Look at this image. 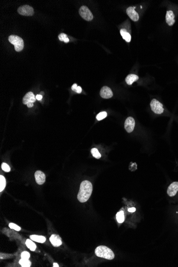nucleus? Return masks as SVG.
Here are the masks:
<instances>
[{
    "label": "nucleus",
    "instance_id": "0eeeda50",
    "mask_svg": "<svg viewBox=\"0 0 178 267\" xmlns=\"http://www.w3.org/2000/svg\"><path fill=\"white\" fill-rule=\"evenodd\" d=\"M135 119L132 117H129L125 120L124 123V128L127 132L131 133L135 129Z\"/></svg>",
    "mask_w": 178,
    "mask_h": 267
},
{
    "label": "nucleus",
    "instance_id": "f03ea898",
    "mask_svg": "<svg viewBox=\"0 0 178 267\" xmlns=\"http://www.w3.org/2000/svg\"><path fill=\"white\" fill-rule=\"evenodd\" d=\"M95 254L98 257L109 260H113L115 258V254L112 250L104 245L97 247L95 250Z\"/></svg>",
    "mask_w": 178,
    "mask_h": 267
},
{
    "label": "nucleus",
    "instance_id": "6e6552de",
    "mask_svg": "<svg viewBox=\"0 0 178 267\" xmlns=\"http://www.w3.org/2000/svg\"><path fill=\"white\" fill-rule=\"evenodd\" d=\"M100 95L102 98L109 99L113 97V93L110 88L108 86H103L101 89Z\"/></svg>",
    "mask_w": 178,
    "mask_h": 267
},
{
    "label": "nucleus",
    "instance_id": "aec40b11",
    "mask_svg": "<svg viewBox=\"0 0 178 267\" xmlns=\"http://www.w3.org/2000/svg\"><path fill=\"white\" fill-rule=\"evenodd\" d=\"M19 264L22 267H29L31 265V262L29 260V259L21 258V259L19 261Z\"/></svg>",
    "mask_w": 178,
    "mask_h": 267
},
{
    "label": "nucleus",
    "instance_id": "412c9836",
    "mask_svg": "<svg viewBox=\"0 0 178 267\" xmlns=\"http://www.w3.org/2000/svg\"><path fill=\"white\" fill-rule=\"evenodd\" d=\"M6 186V180L3 176H0V191L2 192L4 190Z\"/></svg>",
    "mask_w": 178,
    "mask_h": 267
},
{
    "label": "nucleus",
    "instance_id": "7c9ffc66",
    "mask_svg": "<svg viewBox=\"0 0 178 267\" xmlns=\"http://www.w3.org/2000/svg\"><path fill=\"white\" fill-rule=\"evenodd\" d=\"M36 99L38 100H41L42 99V95L41 94L36 95Z\"/></svg>",
    "mask_w": 178,
    "mask_h": 267
},
{
    "label": "nucleus",
    "instance_id": "39448f33",
    "mask_svg": "<svg viewBox=\"0 0 178 267\" xmlns=\"http://www.w3.org/2000/svg\"><path fill=\"white\" fill-rule=\"evenodd\" d=\"M150 107L154 113L157 114H161L164 112L163 104L155 99H154L151 101Z\"/></svg>",
    "mask_w": 178,
    "mask_h": 267
},
{
    "label": "nucleus",
    "instance_id": "f257e3e1",
    "mask_svg": "<svg viewBox=\"0 0 178 267\" xmlns=\"http://www.w3.org/2000/svg\"><path fill=\"white\" fill-rule=\"evenodd\" d=\"M93 190L92 183L89 181H82L80 185V190L78 193V199L81 203L86 202L91 196Z\"/></svg>",
    "mask_w": 178,
    "mask_h": 267
},
{
    "label": "nucleus",
    "instance_id": "2eb2a0df",
    "mask_svg": "<svg viewBox=\"0 0 178 267\" xmlns=\"http://www.w3.org/2000/svg\"><path fill=\"white\" fill-rule=\"evenodd\" d=\"M139 79L138 76L135 74H130L125 78V81L129 85L132 84L133 83L136 82Z\"/></svg>",
    "mask_w": 178,
    "mask_h": 267
},
{
    "label": "nucleus",
    "instance_id": "2f4dec72",
    "mask_svg": "<svg viewBox=\"0 0 178 267\" xmlns=\"http://www.w3.org/2000/svg\"><path fill=\"white\" fill-rule=\"evenodd\" d=\"M27 107H29V108H31V107H33L34 104H33V103H29V104L27 105Z\"/></svg>",
    "mask_w": 178,
    "mask_h": 267
},
{
    "label": "nucleus",
    "instance_id": "9b49d317",
    "mask_svg": "<svg viewBox=\"0 0 178 267\" xmlns=\"http://www.w3.org/2000/svg\"><path fill=\"white\" fill-rule=\"evenodd\" d=\"M35 178L36 183L39 185H42L46 181V176L42 171H37L35 173Z\"/></svg>",
    "mask_w": 178,
    "mask_h": 267
},
{
    "label": "nucleus",
    "instance_id": "9d476101",
    "mask_svg": "<svg viewBox=\"0 0 178 267\" xmlns=\"http://www.w3.org/2000/svg\"><path fill=\"white\" fill-rule=\"evenodd\" d=\"M36 96L32 92H29L24 97L23 103L24 105H27L29 103H34L36 101Z\"/></svg>",
    "mask_w": 178,
    "mask_h": 267
},
{
    "label": "nucleus",
    "instance_id": "6ab92c4d",
    "mask_svg": "<svg viewBox=\"0 0 178 267\" xmlns=\"http://www.w3.org/2000/svg\"><path fill=\"white\" fill-rule=\"evenodd\" d=\"M26 245L27 246V247L29 248L32 251H34L36 249V246L35 244L32 240H29V239H27L26 242Z\"/></svg>",
    "mask_w": 178,
    "mask_h": 267
},
{
    "label": "nucleus",
    "instance_id": "c85d7f7f",
    "mask_svg": "<svg viewBox=\"0 0 178 267\" xmlns=\"http://www.w3.org/2000/svg\"><path fill=\"white\" fill-rule=\"evenodd\" d=\"M82 92V88L81 86H78V88H77V89H76V92H77L78 94H80V93H81Z\"/></svg>",
    "mask_w": 178,
    "mask_h": 267
},
{
    "label": "nucleus",
    "instance_id": "5701e85b",
    "mask_svg": "<svg viewBox=\"0 0 178 267\" xmlns=\"http://www.w3.org/2000/svg\"><path fill=\"white\" fill-rule=\"evenodd\" d=\"M58 38H59V40L60 41H63L65 43H68L69 42V38L67 37V35L64 34V33H61V34H60L59 35V36H58Z\"/></svg>",
    "mask_w": 178,
    "mask_h": 267
},
{
    "label": "nucleus",
    "instance_id": "1a4fd4ad",
    "mask_svg": "<svg viewBox=\"0 0 178 267\" xmlns=\"http://www.w3.org/2000/svg\"><path fill=\"white\" fill-rule=\"evenodd\" d=\"M178 191V182H173L169 186L167 190V194L169 196L173 197L176 195Z\"/></svg>",
    "mask_w": 178,
    "mask_h": 267
},
{
    "label": "nucleus",
    "instance_id": "7ed1b4c3",
    "mask_svg": "<svg viewBox=\"0 0 178 267\" xmlns=\"http://www.w3.org/2000/svg\"><path fill=\"white\" fill-rule=\"evenodd\" d=\"M9 41L12 44L15 46V49L17 52L21 51L24 47V43L23 39L15 35H11L8 38Z\"/></svg>",
    "mask_w": 178,
    "mask_h": 267
},
{
    "label": "nucleus",
    "instance_id": "bb28decb",
    "mask_svg": "<svg viewBox=\"0 0 178 267\" xmlns=\"http://www.w3.org/2000/svg\"><path fill=\"white\" fill-rule=\"evenodd\" d=\"M30 257V254L29 253V252L27 251H24L21 254V258L23 259H29V258Z\"/></svg>",
    "mask_w": 178,
    "mask_h": 267
},
{
    "label": "nucleus",
    "instance_id": "4468645a",
    "mask_svg": "<svg viewBox=\"0 0 178 267\" xmlns=\"http://www.w3.org/2000/svg\"><path fill=\"white\" fill-rule=\"evenodd\" d=\"M174 15L173 12L171 10H169L167 12L166 14V21L167 23L170 26H171L174 25L175 23V19H174Z\"/></svg>",
    "mask_w": 178,
    "mask_h": 267
},
{
    "label": "nucleus",
    "instance_id": "a878e982",
    "mask_svg": "<svg viewBox=\"0 0 178 267\" xmlns=\"http://www.w3.org/2000/svg\"><path fill=\"white\" fill-rule=\"evenodd\" d=\"M1 168H2V170H3L5 172H9L10 171V166L8 165V164H6L5 163H2Z\"/></svg>",
    "mask_w": 178,
    "mask_h": 267
},
{
    "label": "nucleus",
    "instance_id": "c756f323",
    "mask_svg": "<svg viewBox=\"0 0 178 267\" xmlns=\"http://www.w3.org/2000/svg\"><path fill=\"white\" fill-rule=\"evenodd\" d=\"M136 211V208H130L128 209V211L129 212H131V213L135 212Z\"/></svg>",
    "mask_w": 178,
    "mask_h": 267
},
{
    "label": "nucleus",
    "instance_id": "ddd939ff",
    "mask_svg": "<svg viewBox=\"0 0 178 267\" xmlns=\"http://www.w3.org/2000/svg\"><path fill=\"white\" fill-rule=\"evenodd\" d=\"M50 240L51 244L55 247H58L62 244V241L60 237L56 234L51 235V236L50 238Z\"/></svg>",
    "mask_w": 178,
    "mask_h": 267
},
{
    "label": "nucleus",
    "instance_id": "20e7f679",
    "mask_svg": "<svg viewBox=\"0 0 178 267\" xmlns=\"http://www.w3.org/2000/svg\"><path fill=\"white\" fill-rule=\"evenodd\" d=\"M79 14L87 21H91L93 19V15L87 6H82L79 9Z\"/></svg>",
    "mask_w": 178,
    "mask_h": 267
},
{
    "label": "nucleus",
    "instance_id": "423d86ee",
    "mask_svg": "<svg viewBox=\"0 0 178 267\" xmlns=\"http://www.w3.org/2000/svg\"><path fill=\"white\" fill-rule=\"evenodd\" d=\"M17 11L20 15H25V16H31L33 15L34 14L33 8L28 5L20 7L17 10Z\"/></svg>",
    "mask_w": 178,
    "mask_h": 267
},
{
    "label": "nucleus",
    "instance_id": "cd10ccee",
    "mask_svg": "<svg viewBox=\"0 0 178 267\" xmlns=\"http://www.w3.org/2000/svg\"><path fill=\"white\" fill-rule=\"evenodd\" d=\"M78 85L76 84H74L72 86V89L73 91H74L76 92V89H77V88H78Z\"/></svg>",
    "mask_w": 178,
    "mask_h": 267
},
{
    "label": "nucleus",
    "instance_id": "f3484780",
    "mask_svg": "<svg viewBox=\"0 0 178 267\" xmlns=\"http://www.w3.org/2000/svg\"><path fill=\"white\" fill-rule=\"evenodd\" d=\"M30 238L32 240L35 241L36 242L40 243H43L46 240V238L45 237L42 236H38V235H31Z\"/></svg>",
    "mask_w": 178,
    "mask_h": 267
},
{
    "label": "nucleus",
    "instance_id": "a211bd4d",
    "mask_svg": "<svg viewBox=\"0 0 178 267\" xmlns=\"http://www.w3.org/2000/svg\"><path fill=\"white\" fill-rule=\"evenodd\" d=\"M116 219L118 223H123L124 221V213L123 211H121L120 212H118L116 214Z\"/></svg>",
    "mask_w": 178,
    "mask_h": 267
},
{
    "label": "nucleus",
    "instance_id": "4be33fe9",
    "mask_svg": "<svg viewBox=\"0 0 178 267\" xmlns=\"http://www.w3.org/2000/svg\"><path fill=\"white\" fill-rule=\"evenodd\" d=\"M91 154L93 155V156L97 159H99L101 157L100 154L97 148H92L91 149Z\"/></svg>",
    "mask_w": 178,
    "mask_h": 267
},
{
    "label": "nucleus",
    "instance_id": "dca6fc26",
    "mask_svg": "<svg viewBox=\"0 0 178 267\" xmlns=\"http://www.w3.org/2000/svg\"><path fill=\"white\" fill-rule=\"evenodd\" d=\"M120 33L121 36H122L124 40L127 42H130L131 41V36L130 34L125 29H122L120 31Z\"/></svg>",
    "mask_w": 178,
    "mask_h": 267
},
{
    "label": "nucleus",
    "instance_id": "b1692460",
    "mask_svg": "<svg viewBox=\"0 0 178 267\" xmlns=\"http://www.w3.org/2000/svg\"><path fill=\"white\" fill-rule=\"evenodd\" d=\"M107 114L106 112H102L99 113L97 115L96 118H97V120H102L103 119H104L105 118H106V117H107Z\"/></svg>",
    "mask_w": 178,
    "mask_h": 267
},
{
    "label": "nucleus",
    "instance_id": "393cba45",
    "mask_svg": "<svg viewBox=\"0 0 178 267\" xmlns=\"http://www.w3.org/2000/svg\"><path fill=\"white\" fill-rule=\"evenodd\" d=\"M9 227L11 229H14V230H15L16 231H20L21 230V228L20 227L13 223H10Z\"/></svg>",
    "mask_w": 178,
    "mask_h": 267
},
{
    "label": "nucleus",
    "instance_id": "f8f14e48",
    "mask_svg": "<svg viewBox=\"0 0 178 267\" xmlns=\"http://www.w3.org/2000/svg\"><path fill=\"white\" fill-rule=\"evenodd\" d=\"M127 15H129V17L130 18L131 20L133 21H137L139 20V15L135 10L134 7H129L127 10Z\"/></svg>",
    "mask_w": 178,
    "mask_h": 267
},
{
    "label": "nucleus",
    "instance_id": "473e14b6",
    "mask_svg": "<svg viewBox=\"0 0 178 267\" xmlns=\"http://www.w3.org/2000/svg\"><path fill=\"white\" fill-rule=\"evenodd\" d=\"M53 267H59V265H58V264H57V263H53Z\"/></svg>",
    "mask_w": 178,
    "mask_h": 267
}]
</instances>
